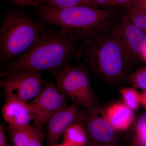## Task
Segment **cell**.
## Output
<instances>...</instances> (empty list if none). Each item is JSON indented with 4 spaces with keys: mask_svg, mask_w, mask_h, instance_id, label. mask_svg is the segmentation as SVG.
Wrapping results in <instances>:
<instances>
[{
    "mask_svg": "<svg viewBox=\"0 0 146 146\" xmlns=\"http://www.w3.org/2000/svg\"><path fill=\"white\" fill-rule=\"evenodd\" d=\"M36 12L48 25L57 29L76 44H84L108 32L120 17L110 8L84 5L61 9L40 5Z\"/></svg>",
    "mask_w": 146,
    "mask_h": 146,
    "instance_id": "cell-1",
    "label": "cell"
},
{
    "mask_svg": "<svg viewBox=\"0 0 146 146\" xmlns=\"http://www.w3.org/2000/svg\"><path fill=\"white\" fill-rule=\"evenodd\" d=\"M76 49V43L64 33L47 26L27 50L6 63L0 76L25 71L53 72L69 64Z\"/></svg>",
    "mask_w": 146,
    "mask_h": 146,
    "instance_id": "cell-2",
    "label": "cell"
},
{
    "mask_svg": "<svg viewBox=\"0 0 146 146\" xmlns=\"http://www.w3.org/2000/svg\"><path fill=\"white\" fill-rule=\"evenodd\" d=\"M84 45L86 64L106 81L117 82L127 76L133 59L110 31Z\"/></svg>",
    "mask_w": 146,
    "mask_h": 146,
    "instance_id": "cell-3",
    "label": "cell"
},
{
    "mask_svg": "<svg viewBox=\"0 0 146 146\" xmlns=\"http://www.w3.org/2000/svg\"><path fill=\"white\" fill-rule=\"evenodd\" d=\"M47 26L24 12L8 13L3 21L0 33V59L7 63L23 54L36 42Z\"/></svg>",
    "mask_w": 146,
    "mask_h": 146,
    "instance_id": "cell-4",
    "label": "cell"
},
{
    "mask_svg": "<svg viewBox=\"0 0 146 146\" xmlns=\"http://www.w3.org/2000/svg\"><path fill=\"white\" fill-rule=\"evenodd\" d=\"M59 91L73 102L85 109L96 108L97 101L90 84L88 72L81 67L68 64L52 73Z\"/></svg>",
    "mask_w": 146,
    "mask_h": 146,
    "instance_id": "cell-5",
    "label": "cell"
},
{
    "mask_svg": "<svg viewBox=\"0 0 146 146\" xmlns=\"http://www.w3.org/2000/svg\"><path fill=\"white\" fill-rule=\"evenodd\" d=\"M0 86L6 99L26 102L38 95L44 83L39 72L25 71L2 78Z\"/></svg>",
    "mask_w": 146,
    "mask_h": 146,
    "instance_id": "cell-6",
    "label": "cell"
},
{
    "mask_svg": "<svg viewBox=\"0 0 146 146\" xmlns=\"http://www.w3.org/2000/svg\"><path fill=\"white\" fill-rule=\"evenodd\" d=\"M65 98L55 84L50 82L46 84L29 103L33 117V124L43 127L53 115L67 106Z\"/></svg>",
    "mask_w": 146,
    "mask_h": 146,
    "instance_id": "cell-7",
    "label": "cell"
},
{
    "mask_svg": "<svg viewBox=\"0 0 146 146\" xmlns=\"http://www.w3.org/2000/svg\"><path fill=\"white\" fill-rule=\"evenodd\" d=\"M110 33L133 58H141L146 44V34L129 21L126 13L120 16Z\"/></svg>",
    "mask_w": 146,
    "mask_h": 146,
    "instance_id": "cell-8",
    "label": "cell"
},
{
    "mask_svg": "<svg viewBox=\"0 0 146 146\" xmlns=\"http://www.w3.org/2000/svg\"><path fill=\"white\" fill-rule=\"evenodd\" d=\"M81 111L78 122L87 133L88 142L97 145L116 146L117 137L115 129L104 117L96 115L95 108Z\"/></svg>",
    "mask_w": 146,
    "mask_h": 146,
    "instance_id": "cell-9",
    "label": "cell"
},
{
    "mask_svg": "<svg viewBox=\"0 0 146 146\" xmlns=\"http://www.w3.org/2000/svg\"><path fill=\"white\" fill-rule=\"evenodd\" d=\"M78 106L74 103L67 105L55 113L47 121L45 124L47 146L58 144L67 129L74 123L78 122L81 113Z\"/></svg>",
    "mask_w": 146,
    "mask_h": 146,
    "instance_id": "cell-10",
    "label": "cell"
},
{
    "mask_svg": "<svg viewBox=\"0 0 146 146\" xmlns=\"http://www.w3.org/2000/svg\"><path fill=\"white\" fill-rule=\"evenodd\" d=\"M2 112L9 128L25 127L30 125L33 119L29 103L14 99H6Z\"/></svg>",
    "mask_w": 146,
    "mask_h": 146,
    "instance_id": "cell-11",
    "label": "cell"
},
{
    "mask_svg": "<svg viewBox=\"0 0 146 146\" xmlns=\"http://www.w3.org/2000/svg\"><path fill=\"white\" fill-rule=\"evenodd\" d=\"M13 146H43L45 134L43 127L34 124L21 128H9Z\"/></svg>",
    "mask_w": 146,
    "mask_h": 146,
    "instance_id": "cell-12",
    "label": "cell"
},
{
    "mask_svg": "<svg viewBox=\"0 0 146 146\" xmlns=\"http://www.w3.org/2000/svg\"><path fill=\"white\" fill-rule=\"evenodd\" d=\"M105 118L115 130H125L133 120L132 110L125 104L115 103L106 111Z\"/></svg>",
    "mask_w": 146,
    "mask_h": 146,
    "instance_id": "cell-13",
    "label": "cell"
},
{
    "mask_svg": "<svg viewBox=\"0 0 146 146\" xmlns=\"http://www.w3.org/2000/svg\"><path fill=\"white\" fill-rule=\"evenodd\" d=\"M63 141V143L70 146H85L88 143V136L82 125L77 122L65 131Z\"/></svg>",
    "mask_w": 146,
    "mask_h": 146,
    "instance_id": "cell-14",
    "label": "cell"
},
{
    "mask_svg": "<svg viewBox=\"0 0 146 146\" xmlns=\"http://www.w3.org/2000/svg\"><path fill=\"white\" fill-rule=\"evenodd\" d=\"M120 94L125 104L131 110H138L141 104V96L134 88L124 87L120 89Z\"/></svg>",
    "mask_w": 146,
    "mask_h": 146,
    "instance_id": "cell-15",
    "label": "cell"
},
{
    "mask_svg": "<svg viewBox=\"0 0 146 146\" xmlns=\"http://www.w3.org/2000/svg\"><path fill=\"white\" fill-rule=\"evenodd\" d=\"M81 5L89 6L87 0H43L40 5L50 9L65 8Z\"/></svg>",
    "mask_w": 146,
    "mask_h": 146,
    "instance_id": "cell-16",
    "label": "cell"
},
{
    "mask_svg": "<svg viewBox=\"0 0 146 146\" xmlns=\"http://www.w3.org/2000/svg\"><path fill=\"white\" fill-rule=\"evenodd\" d=\"M126 10L130 22L146 34V13L133 7Z\"/></svg>",
    "mask_w": 146,
    "mask_h": 146,
    "instance_id": "cell-17",
    "label": "cell"
},
{
    "mask_svg": "<svg viewBox=\"0 0 146 146\" xmlns=\"http://www.w3.org/2000/svg\"><path fill=\"white\" fill-rule=\"evenodd\" d=\"M129 83L136 88L146 89V68H140L131 74L128 77Z\"/></svg>",
    "mask_w": 146,
    "mask_h": 146,
    "instance_id": "cell-18",
    "label": "cell"
},
{
    "mask_svg": "<svg viewBox=\"0 0 146 146\" xmlns=\"http://www.w3.org/2000/svg\"><path fill=\"white\" fill-rule=\"evenodd\" d=\"M89 6L96 8H110L114 7L113 0H87Z\"/></svg>",
    "mask_w": 146,
    "mask_h": 146,
    "instance_id": "cell-19",
    "label": "cell"
},
{
    "mask_svg": "<svg viewBox=\"0 0 146 146\" xmlns=\"http://www.w3.org/2000/svg\"><path fill=\"white\" fill-rule=\"evenodd\" d=\"M15 4L18 6L40 5L42 3L43 0H12Z\"/></svg>",
    "mask_w": 146,
    "mask_h": 146,
    "instance_id": "cell-20",
    "label": "cell"
},
{
    "mask_svg": "<svg viewBox=\"0 0 146 146\" xmlns=\"http://www.w3.org/2000/svg\"><path fill=\"white\" fill-rule=\"evenodd\" d=\"M135 0H113L114 7H121L127 9L133 7Z\"/></svg>",
    "mask_w": 146,
    "mask_h": 146,
    "instance_id": "cell-21",
    "label": "cell"
},
{
    "mask_svg": "<svg viewBox=\"0 0 146 146\" xmlns=\"http://www.w3.org/2000/svg\"><path fill=\"white\" fill-rule=\"evenodd\" d=\"M137 132L146 130V113H145L139 119L136 125Z\"/></svg>",
    "mask_w": 146,
    "mask_h": 146,
    "instance_id": "cell-22",
    "label": "cell"
},
{
    "mask_svg": "<svg viewBox=\"0 0 146 146\" xmlns=\"http://www.w3.org/2000/svg\"><path fill=\"white\" fill-rule=\"evenodd\" d=\"M0 146H9L7 143L4 125L3 123H1L0 125Z\"/></svg>",
    "mask_w": 146,
    "mask_h": 146,
    "instance_id": "cell-23",
    "label": "cell"
},
{
    "mask_svg": "<svg viewBox=\"0 0 146 146\" xmlns=\"http://www.w3.org/2000/svg\"><path fill=\"white\" fill-rule=\"evenodd\" d=\"M133 7L146 13V0H135Z\"/></svg>",
    "mask_w": 146,
    "mask_h": 146,
    "instance_id": "cell-24",
    "label": "cell"
},
{
    "mask_svg": "<svg viewBox=\"0 0 146 146\" xmlns=\"http://www.w3.org/2000/svg\"><path fill=\"white\" fill-rule=\"evenodd\" d=\"M141 96V104L146 109V89L143 92Z\"/></svg>",
    "mask_w": 146,
    "mask_h": 146,
    "instance_id": "cell-25",
    "label": "cell"
},
{
    "mask_svg": "<svg viewBox=\"0 0 146 146\" xmlns=\"http://www.w3.org/2000/svg\"><path fill=\"white\" fill-rule=\"evenodd\" d=\"M132 146H143V145H142L140 141L138 140L137 136H136V138L134 140L133 145Z\"/></svg>",
    "mask_w": 146,
    "mask_h": 146,
    "instance_id": "cell-26",
    "label": "cell"
},
{
    "mask_svg": "<svg viewBox=\"0 0 146 146\" xmlns=\"http://www.w3.org/2000/svg\"><path fill=\"white\" fill-rule=\"evenodd\" d=\"M141 58L146 62V44L144 48L143 51V52H142Z\"/></svg>",
    "mask_w": 146,
    "mask_h": 146,
    "instance_id": "cell-27",
    "label": "cell"
},
{
    "mask_svg": "<svg viewBox=\"0 0 146 146\" xmlns=\"http://www.w3.org/2000/svg\"><path fill=\"white\" fill-rule=\"evenodd\" d=\"M85 146H106L103 145H97V144H95L94 143H90V142H88L86 145Z\"/></svg>",
    "mask_w": 146,
    "mask_h": 146,
    "instance_id": "cell-28",
    "label": "cell"
},
{
    "mask_svg": "<svg viewBox=\"0 0 146 146\" xmlns=\"http://www.w3.org/2000/svg\"><path fill=\"white\" fill-rule=\"evenodd\" d=\"M51 146H70L69 145H68V144L64 143H63L62 144H57L56 145H54Z\"/></svg>",
    "mask_w": 146,
    "mask_h": 146,
    "instance_id": "cell-29",
    "label": "cell"
},
{
    "mask_svg": "<svg viewBox=\"0 0 146 146\" xmlns=\"http://www.w3.org/2000/svg\"><path fill=\"white\" fill-rule=\"evenodd\" d=\"M11 146H13V145H11Z\"/></svg>",
    "mask_w": 146,
    "mask_h": 146,
    "instance_id": "cell-30",
    "label": "cell"
}]
</instances>
